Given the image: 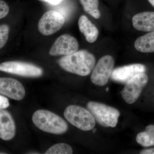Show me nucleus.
<instances>
[{
  "instance_id": "nucleus-1",
  "label": "nucleus",
  "mask_w": 154,
  "mask_h": 154,
  "mask_svg": "<svg viewBox=\"0 0 154 154\" xmlns=\"http://www.w3.org/2000/svg\"><path fill=\"white\" fill-rule=\"evenodd\" d=\"M95 63V57L86 50L77 51L58 61L59 65L66 71L82 76L90 74Z\"/></svg>"
},
{
  "instance_id": "nucleus-2",
  "label": "nucleus",
  "mask_w": 154,
  "mask_h": 154,
  "mask_svg": "<svg viewBox=\"0 0 154 154\" xmlns=\"http://www.w3.org/2000/svg\"><path fill=\"white\" fill-rule=\"evenodd\" d=\"M32 121L38 129L52 134H63L68 129L67 123L63 119L49 110H36L32 116Z\"/></svg>"
},
{
  "instance_id": "nucleus-3",
  "label": "nucleus",
  "mask_w": 154,
  "mask_h": 154,
  "mask_svg": "<svg viewBox=\"0 0 154 154\" xmlns=\"http://www.w3.org/2000/svg\"><path fill=\"white\" fill-rule=\"evenodd\" d=\"M64 116L71 124L84 131L94 128L96 120L89 110L77 105H69L64 112Z\"/></svg>"
},
{
  "instance_id": "nucleus-4",
  "label": "nucleus",
  "mask_w": 154,
  "mask_h": 154,
  "mask_svg": "<svg viewBox=\"0 0 154 154\" xmlns=\"http://www.w3.org/2000/svg\"><path fill=\"white\" fill-rule=\"evenodd\" d=\"M87 108L95 120L104 127L114 128L118 123L119 111L114 107L99 102H90Z\"/></svg>"
},
{
  "instance_id": "nucleus-5",
  "label": "nucleus",
  "mask_w": 154,
  "mask_h": 154,
  "mask_svg": "<svg viewBox=\"0 0 154 154\" xmlns=\"http://www.w3.org/2000/svg\"><path fill=\"white\" fill-rule=\"evenodd\" d=\"M0 71L20 76L37 78L43 74V70L33 64L19 61H9L0 64Z\"/></svg>"
},
{
  "instance_id": "nucleus-6",
  "label": "nucleus",
  "mask_w": 154,
  "mask_h": 154,
  "mask_svg": "<svg viewBox=\"0 0 154 154\" xmlns=\"http://www.w3.org/2000/svg\"><path fill=\"white\" fill-rule=\"evenodd\" d=\"M148 82V77L145 73L136 75L128 81L120 92L125 101L128 104L134 103L140 96Z\"/></svg>"
},
{
  "instance_id": "nucleus-7",
  "label": "nucleus",
  "mask_w": 154,
  "mask_h": 154,
  "mask_svg": "<svg viewBox=\"0 0 154 154\" xmlns=\"http://www.w3.org/2000/svg\"><path fill=\"white\" fill-rule=\"evenodd\" d=\"M114 66V60L110 55L102 57L93 69L91 75L92 83L99 86H104L111 77Z\"/></svg>"
},
{
  "instance_id": "nucleus-8",
  "label": "nucleus",
  "mask_w": 154,
  "mask_h": 154,
  "mask_svg": "<svg viewBox=\"0 0 154 154\" xmlns=\"http://www.w3.org/2000/svg\"><path fill=\"white\" fill-rule=\"evenodd\" d=\"M65 19L62 15L56 11L45 12L39 19L38 30L45 36H49L56 33L62 28Z\"/></svg>"
},
{
  "instance_id": "nucleus-9",
  "label": "nucleus",
  "mask_w": 154,
  "mask_h": 154,
  "mask_svg": "<svg viewBox=\"0 0 154 154\" xmlns=\"http://www.w3.org/2000/svg\"><path fill=\"white\" fill-rule=\"evenodd\" d=\"M79 48L76 38L69 34H63L57 38L50 49L49 54L52 56L69 55L77 51Z\"/></svg>"
},
{
  "instance_id": "nucleus-10",
  "label": "nucleus",
  "mask_w": 154,
  "mask_h": 154,
  "mask_svg": "<svg viewBox=\"0 0 154 154\" xmlns=\"http://www.w3.org/2000/svg\"><path fill=\"white\" fill-rule=\"evenodd\" d=\"M0 94L16 100L21 101L25 96L24 86L18 80L11 78H0Z\"/></svg>"
},
{
  "instance_id": "nucleus-11",
  "label": "nucleus",
  "mask_w": 154,
  "mask_h": 154,
  "mask_svg": "<svg viewBox=\"0 0 154 154\" xmlns=\"http://www.w3.org/2000/svg\"><path fill=\"white\" fill-rule=\"evenodd\" d=\"M146 70V66L144 65L133 64L114 69L110 77L117 82L126 83L136 75L145 73Z\"/></svg>"
},
{
  "instance_id": "nucleus-12",
  "label": "nucleus",
  "mask_w": 154,
  "mask_h": 154,
  "mask_svg": "<svg viewBox=\"0 0 154 154\" xmlns=\"http://www.w3.org/2000/svg\"><path fill=\"white\" fill-rule=\"evenodd\" d=\"M16 133V124L12 115L6 109L0 110V139L11 140Z\"/></svg>"
},
{
  "instance_id": "nucleus-13",
  "label": "nucleus",
  "mask_w": 154,
  "mask_h": 154,
  "mask_svg": "<svg viewBox=\"0 0 154 154\" xmlns=\"http://www.w3.org/2000/svg\"><path fill=\"white\" fill-rule=\"evenodd\" d=\"M134 27L145 32L154 31V12H144L136 14L132 18Z\"/></svg>"
},
{
  "instance_id": "nucleus-14",
  "label": "nucleus",
  "mask_w": 154,
  "mask_h": 154,
  "mask_svg": "<svg viewBox=\"0 0 154 154\" xmlns=\"http://www.w3.org/2000/svg\"><path fill=\"white\" fill-rule=\"evenodd\" d=\"M79 29L83 33L86 40L89 43H94L97 40L99 32L96 26L85 15H82L79 19Z\"/></svg>"
},
{
  "instance_id": "nucleus-15",
  "label": "nucleus",
  "mask_w": 154,
  "mask_h": 154,
  "mask_svg": "<svg viewBox=\"0 0 154 154\" xmlns=\"http://www.w3.org/2000/svg\"><path fill=\"white\" fill-rule=\"evenodd\" d=\"M134 47L140 52H154V31L138 38L135 42Z\"/></svg>"
},
{
  "instance_id": "nucleus-16",
  "label": "nucleus",
  "mask_w": 154,
  "mask_h": 154,
  "mask_svg": "<svg viewBox=\"0 0 154 154\" xmlns=\"http://www.w3.org/2000/svg\"><path fill=\"white\" fill-rule=\"evenodd\" d=\"M84 11L96 19L101 17L99 10V0H79Z\"/></svg>"
},
{
  "instance_id": "nucleus-17",
  "label": "nucleus",
  "mask_w": 154,
  "mask_h": 154,
  "mask_svg": "<svg viewBox=\"0 0 154 154\" xmlns=\"http://www.w3.org/2000/svg\"><path fill=\"white\" fill-rule=\"evenodd\" d=\"M73 150L70 146L65 143L56 144L51 147L45 154H72Z\"/></svg>"
},
{
  "instance_id": "nucleus-18",
  "label": "nucleus",
  "mask_w": 154,
  "mask_h": 154,
  "mask_svg": "<svg viewBox=\"0 0 154 154\" xmlns=\"http://www.w3.org/2000/svg\"><path fill=\"white\" fill-rule=\"evenodd\" d=\"M136 141L138 143L145 147L154 146V137L146 131L137 135Z\"/></svg>"
},
{
  "instance_id": "nucleus-19",
  "label": "nucleus",
  "mask_w": 154,
  "mask_h": 154,
  "mask_svg": "<svg viewBox=\"0 0 154 154\" xmlns=\"http://www.w3.org/2000/svg\"><path fill=\"white\" fill-rule=\"evenodd\" d=\"M10 27L8 25H0V49L4 47L9 37Z\"/></svg>"
},
{
  "instance_id": "nucleus-20",
  "label": "nucleus",
  "mask_w": 154,
  "mask_h": 154,
  "mask_svg": "<svg viewBox=\"0 0 154 154\" xmlns=\"http://www.w3.org/2000/svg\"><path fill=\"white\" fill-rule=\"evenodd\" d=\"M10 11L8 4L3 0H0V19L6 17Z\"/></svg>"
},
{
  "instance_id": "nucleus-21",
  "label": "nucleus",
  "mask_w": 154,
  "mask_h": 154,
  "mask_svg": "<svg viewBox=\"0 0 154 154\" xmlns=\"http://www.w3.org/2000/svg\"><path fill=\"white\" fill-rule=\"evenodd\" d=\"M10 106L8 99L6 96L0 94V110L6 109Z\"/></svg>"
},
{
  "instance_id": "nucleus-22",
  "label": "nucleus",
  "mask_w": 154,
  "mask_h": 154,
  "mask_svg": "<svg viewBox=\"0 0 154 154\" xmlns=\"http://www.w3.org/2000/svg\"><path fill=\"white\" fill-rule=\"evenodd\" d=\"M39 2H48L52 5H57L61 2L62 0H38Z\"/></svg>"
},
{
  "instance_id": "nucleus-23",
  "label": "nucleus",
  "mask_w": 154,
  "mask_h": 154,
  "mask_svg": "<svg viewBox=\"0 0 154 154\" xmlns=\"http://www.w3.org/2000/svg\"><path fill=\"white\" fill-rule=\"evenodd\" d=\"M146 131L154 137V125H150L146 126Z\"/></svg>"
},
{
  "instance_id": "nucleus-24",
  "label": "nucleus",
  "mask_w": 154,
  "mask_h": 154,
  "mask_svg": "<svg viewBox=\"0 0 154 154\" xmlns=\"http://www.w3.org/2000/svg\"><path fill=\"white\" fill-rule=\"evenodd\" d=\"M141 154H154V148L146 149H143L140 152Z\"/></svg>"
},
{
  "instance_id": "nucleus-25",
  "label": "nucleus",
  "mask_w": 154,
  "mask_h": 154,
  "mask_svg": "<svg viewBox=\"0 0 154 154\" xmlns=\"http://www.w3.org/2000/svg\"><path fill=\"white\" fill-rule=\"evenodd\" d=\"M148 1L154 7V0H148Z\"/></svg>"
},
{
  "instance_id": "nucleus-26",
  "label": "nucleus",
  "mask_w": 154,
  "mask_h": 154,
  "mask_svg": "<svg viewBox=\"0 0 154 154\" xmlns=\"http://www.w3.org/2000/svg\"><path fill=\"white\" fill-rule=\"evenodd\" d=\"M92 130H93V133H95L96 132V128H94Z\"/></svg>"
},
{
  "instance_id": "nucleus-27",
  "label": "nucleus",
  "mask_w": 154,
  "mask_h": 154,
  "mask_svg": "<svg viewBox=\"0 0 154 154\" xmlns=\"http://www.w3.org/2000/svg\"><path fill=\"white\" fill-rule=\"evenodd\" d=\"M109 88H106V92H108V91H109Z\"/></svg>"
},
{
  "instance_id": "nucleus-28",
  "label": "nucleus",
  "mask_w": 154,
  "mask_h": 154,
  "mask_svg": "<svg viewBox=\"0 0 154 154\" xmlns=\"http://www.w3.org/2000/svg\"><path fill=\"white\" fill-rule=\"evenodd\" d=\"M6 154V153H4L3 152H0V154Z\"/></svg>"
}]
</instances>
